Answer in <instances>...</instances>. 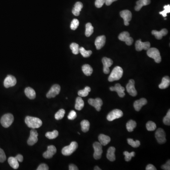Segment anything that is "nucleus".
<instances>
[{
    "label": "nucleus",
    "instance_id": "nucleus-37",
    "mask_svg": "<svg viewBox=\"0 0 170 170\" xmlns=\"http://www.w3.org/2000/svg\"><path fill=\"white\" fill-rule=\"evenodd\" d=\"M79 52L81 53V55L83 56L84 57L87 58L90 56L92 53V52L91 51H87L85 50V48L83 47H81L79 49Z\"/></svg>",
    "mask_w": 170,
    "mask_h": 170
},
{
    "label": "nucleus",
    "instance_id": "nucleus-4",
    "mask_svg": "<svg viewBox=\"0 0 170 170\" xmlns=\"http://www.w3.org/2000/svg\"><path fill=\"white\" fill-rule=\"evenodd\" d=\"M78 147V143L76 141H72L70 144V145L63 148L62 150V154L64 156H70L76 151Z\"/></svg>",
    "mask_w": 170,
    "mask_h": 170
},
{
    "label": "nucleus",
    "instance_id": "nucleus-44",
    "mask_svg": "<svg viewBox=\"0 0 170 170\" xmlns=\"http://www.w3.org/2000/svg\"><path fill=\"white\" fill-rule=\"evenodd\" d=\"M79 24V20L76 19H73L71 23V29L73 30H75L78 28Z\"/></svg>",
    "mask_w": 170,
    "mask_h": 170
},
{
    "label": "nucleus",
    "instance_id": "nucleus-10",
    "mask_svg": "<svg viewBox=\"0 0 170 170\" xmlns=\"http://www.w3.org/2000/svg\"><path fill=\"white\" fill-rule=\"evenodd\" d=\"M60 87L59 85L57 84L53 85L46 94V97L48 99L55 98L60 93Z\"/></svg>",
    "mask_w": 170,
    "mask_h": 170
},
{
    "label": "nucleus",
    "instance_id": "nucleus-7",
    "mask_svg": "<svg viewBox=\"0 0 170 170\" xmlns=\"http://www.w3.org/2000/svg\"><path fill=\"white\" fill-rule=\"evenodd\" d=\"M155 137L158 143L160 144L165 143L166 142V135L164 129H158L155 133Z\"/></svg>",
    "mask_w": 170,
    "mask_h": 170
},
{
    "label": "nucleus",
    "instance_id": "nucleus-32",
    "mask_svg": "<svg viewBox=\"0 0 170 170\" xmlns=\"http://www.w3.org/2000/svg\"><path fill=\"white\" fill-rule=\"evenodd\" d=\"M94 32V27L92 25L91 23H87L86 25V31L85 35L87 37H89Z\"/></svg>",
    "mask_w": 170,
    "mask_h": 170
},
{
    "label": "nucleus",
    "instance_id": "nucleus-48",
    "mask_svg": "<svg viewBox=\"0 0 170 170\" xmlns=\"http://www.w3.org/2000/svg\"><path fill=\"white\" fill-rule=\"evenodd\" d=\"M77 116V115L76 112L72 110V111H71L70 113H69L68 116V118L69 120H73L76 119Z\"/></svg>",
    "mask_w": 170,
    "mask_h": 170
},
{
    "label": "nucleus",
    "instance_id": "nucleus-3",
    "mask_svg": "<svg viewBox=\"0 0 170 170\" xmlns=\"http://www.w3.org/2000/svg\"><path fill=\"white\" fill-rule=\"evenodd\" d=\"M147 55L150 58L153 59L156 63L159 64L161 62L160 52L156 48H150L147 51Z\"/></svg>",
    "mask_w": 170,
    "mask_h": 170
},
{
    "label": "nucleus",
    "instance_id": "nucleus-54",
    "mask_svg": "<svg viewBox=\"0 0 170 170\" xmlns=\"http://www.w3.org/2000/svg\"><path fill=\"white\" fill-rule=\"evenodd\" d=\"M117 0H106V4L107 6H109V5H111L112 3L116 1Z\"/></svg>",
    "mask_w": 170,
    "mask_h": 170
},
{
    "label": "nucleus",
    "instance_id": "nucleus-27",
    "mask_svg": "<svg viewBox=\"0 0 170 170\" xmlns=\"http://www.w3.org/2000/svg\"><path fill=\"white\" fill-rule=\"evenodd\" d=\"M25 94L30 99H34L36 98V92L31 87H28L26 88L25 89Z\"/></svg>",
    "mask_w": 170,
    "mask_h": 170
},
{
    "label": "nucleus",
    "instance_id": "nucleus-12",
    "mask_svg": "<svg viewBox=\"0 0 170 170\" xmlns=\"http://www.w3.org/2000/svg\"><path fill=\"white\" fill-rule=\"evenodd\" d=\"M135 47L137 51H141L142 50H148L150 48V43L149 42H142L141 39H139L136 42Z\"/></svg>",
    "mask_w": 170,
    "mask_h": 170
},
{
    "label": "nucleus",
    "instance_id": "nucleus-30",
    "mask_svg": "<svg viewBox=\"0 0 170 170\" xmlns=\"http://www.w3.org/2000/svg\"><path fill=\"white\" fill-rule=\"evenodd\" d=\"M82 71L85 75L87 76H90L92 74L93 70L91 66L89 64H85L82 66Z\"/></svg>",
    "mask_w": 170,
    "mask_h": 170
},
{
    "label": "nucleus",
    "instance_id": "nucleus-24",
    "mask_svg": "<svg viewBox=\"0 0 170 170\" xmlns=\"http://www.w3.org/2000/svg\"><path fill=\"white\" fill-rule=\"evenodd\" d=\"M83 7V5L82 3L80 2H78L75 3L74 8H73L72 10V13L74 15L78 16L80 14V12Z\"/></svg>",
    "mask_w": 170,
    "mask_h": 170
},
{
    "label": "nucleus",
    "instance_id": "nucleus-20",
    "mask_svg": "<svg viewBox=\"0 0 170 170\" xmlns=\"http://www.w3.org/2000/svg\"><path fill=\"white\" fill-rule=\"evenodd\" d=\"M106 42V37L105 36H99L95 39V45L96 49L100 50L105 45Z\"/></svg>",
    "mask_w": 170,
    "mask_h": 170
},
{
    "label": "nucleus",
    "instance_id": "nucleus-51",
    "mask_svg": "<svg viewBox=\"0 0 170 170\" xmlns=\"http://www.w3.org/2000/svg\"><path fill=\"white\" fill-rule=\"evenodd\" d=\"M146 170H156V168L155 167L154 165L152 164H149L147 165L146 168H145Z\"/></svg>",
    "mask_w": 170,
    "mask_h": 170
},
{
    "label": "nucleus",
    "instance_id": "nucleus-47",
    "mask_svg": "<svg viewBox=\"0 0 170 170\" xmlns=\"http://www.w3.org/2000/svg\"><path fill=\"white\" fill-rule=\"evenodd\" d=\"M106 0H96L95 2V6L98 8H100L106 3Z\"/></svg>",
    "mask_w": 170,
    "mask_h": 170
},
{
    "label": "nucleus",
    "instance_id": "nucleus-29",
    "mask_svg": "<svg viewBox=\"0 0 170 170\" xmlns=\"http://www.w3.org/2000/svg\"><path fill=\"white\" fill-rule=\"evenodd\" d=\"M10 165L14 169H17L19 167V164L18 161L14 157H10L8 160Z\"/></svg>",
    "mask_w": 170,
    "mask_h": 170
},
{
    "label": "nucleus",
    "instance_id": "nucleus-1",
    "mask_svg": "<svg viewBox=\"0 0 170 170\" xmlns=\"http://www.w3.org/2000/svg\"><path fill=\"white\" fill-rule=\"evenodd\" d=\"M25 123L30 128H39L42 126V122L40 119L31 116H27L25 118Z\"/></svg>",
    "mask_w": 170,
    "mask_h": 170
},
{
    "label": "nucleus",
    "instance_id": "nucleus-17",
    "mask_svg": "<svg viewBox=\"0 0 170 170\" xmlns=\"http://www.w3.org/2000/svg\"><path fill=\"white\" fill-rule=\"evenodd\" d=\"M102 64L104 65L103 71L105 74H108L110 72L109 68L113 64V60L108 58L104 57L102 59Z\"/></svg>",
    "mask_w": 170,
    "mask_h": 170
},
{
    "label": "nucleus",
    "instance_id": "nucleus-16",
    "mask_svg": "<svg viewBox=\"0 0 170 170\" xmlns=\"http://www.w3.org/2000/svg\"><path fill=\"white\" fill-rule=\"evenodd\" d=\"M17 83L16 79L13 75H8L4 80V86L6 88L14 86Z\"/></svg>",
    "mask_w": 170,
    "mask_h": 170
},
{
    "label": "nucleus",
    "instance_id": "nucleus-13",
    "mask_svg": "<svg viewBox=\"0 0 170 170\" xmlns=\"http://www.w3.org/2000/svg\"><path fill=\"white\" fill-rule=\"evenodd\" d=\"M121 17L124 20V25L128 26L129 25V22L131 21L132 18V14L129 10H123L121 11L120 13Z\"/></svg>",
    "mask_w": 170,
    "mask_h": 170
},
{
    "label": "nucleus",
    "instance_id": "nucleus-15",
    "mask_svg": "<svg viewBox=\"0 0 170 170\" xmlns=\"http://www.w3.org/2000/svg\"><path fill=\"white\" fill-rule=\"evenodd\" d=\"M127 92L132 96H136L137 95V91L135 87V81L133 79H130L129 82L126 85Z\"/></svg>",
    "mask_w": 170,
    "mask_h": 170
},
{
    "label": "nucleus",
    "instance_id": "nucleus-52",
    "mask_svg": "<svg viewBox=\"0 0 170 170\" xmlns=\"http://www.w3.org/2000/svg\"><path fill=\"white\" fill-rule=\"evenodd\" d=\"M16 158L17 160L18 161V162H22L23 160V157L21 154H19L17 155L15 157Z\"/></svg>",
    "mask_w": 170,
    "mask_h": 170
},
{
    "label": "nucleus",
    "instance_id": "nucleus-40",
    "mask_svg": "<svg viewBox=\"0 0 170 170\" xmlns=\"http://www.w3.org/2000/svg\"><path fill=\"white\" fill-rule=\"evenodd\" d=\"M70 48L72 50V52L73 54H79V45L75 43H72L70 45Z\"/></svg>",
    "mask_w": 170,
    "mask_h": 170
},
{
    "label": "nucleus",
    "instance_id": "nucleus-19",
    "mask_svg": "<svg viewBox=\"0 0 170 170\" xmlns=\"http://www.w3.org/2000/svg\"><path fill=\"white\" fill-rule=\"evenodd\" d=\"M56 148L55 146L53 145H49L47 147V151L44 153L43 156L46 159H50L56 154Z\"/></svg>",
    "mask_w": 170,
    "mask_h": 170
},
{
    "label": "nucleus",
    "instance_id": "nucleus-9",
    "mask_svg": "<svg viewBox=\"0 0 170 170\" xmlns=\"http://www.w3.org/2000/svg\"><path fill=\"white\" fill-rule=\"evenodd\" d=\"M118 38L121 41L125 42L126 44L128 45H131L133 43V38L132 37H130L129 33L127 31H124V32L121 33L119 35Z\"/></svg>",
    "mask_w": 170,
    "mask_h": 170
},
{
    "label": "nucleus",
    "instance_id": "nucleus-5",
    "mask_svg": "<svg viewBox=\"0 0 170 170\" xmlns=\"http://www.w3.org/2000/svg\"><path fill=\"white\" fill-rule=\"evenodd\" d=\"M14 121V117L12 114H7L3 115L1 119V123L4 128H8Z\"/></svg>",
    "mask_w": 170,
    "mask_h": 170
},
{
    "label": "nucleus",
    "instance_id": "nucleus-53",
    "mask_svg": "<svg viewBox=\"0 0 170 170\" xmlns=\"http://www.w3.org/2000/svg\"><path fill=\"white\" fill-rule=\"evenodd\" d=\"M69 169L70 170H78V167H77V166L75 165V164H71L69 165Z\"/></svg>",
    "mask_w": 170,
    "mask_h": 170
},
{
    "label": "nucleus",
    "instance_id": "nucleus-28",
    "mask_svg": "<svg viewBox=\"0 0 170 170\" xmlns=\"http://www.w3.org/2000/svg\"><path fill=\"white\" fill-rule=\"evenodd\" d=\"M170 79L168 76H165L162 79V82L159 85L160 89H164L167 88L170 86Z\"/></svg>",
    "mask_w": 170,
    "mask_h": 170
},
{
    "label": "nucleus",
    "instance_id": "nucleus-49",
    "mask_svg": "<svg viewBox=\"0 0 170 170\" xmlns=\"http://www.w3.org/2000/svg\"><path fill=\"white\" fill-rule=\"evenodd\" d=\"M37 170H49V167L45 164H42L38 166L37 169Z\"/></svg>",
    "mask_w": 170,
    "mask_h": 170
},
{
    "label": "nucleus",
    "instance_id": "nucleus-41",
    "mask_svg": "<svg viewBox=\"0 0 170 170\" xmlns=\"http://www.w3.org/2000/svg\"><path fill=\"white\" fill-rule=\"evenodd\" d=\"M65 114V111L64 109H60L55 114V118L57 120L63 119L64 116Z\"/></svg>",
    "mask_w": 170,
    "mask_h": 170
},
{
    "label": "nucleus",
    "instance_id": "nucleus-33",
    "mask_svg": "<svg viewBox=\"0 0 170 170\" xmlns=\"http://www.w3.org/2000/svg\"><path fill=\"white\" fill-rule=\"evenodd\" d=\"M137 126V123L135 121L131 120L129 121L126 124V128L129 132H132L135 128Z\"/></svg>",
    "mask_w": 170,
    "mask_h": 170
},
{
    "label": "nucleus",
    "instance_id": "nucleus-42",
    "mask_svg": "<svg viewBox=\"0 0 170 170\" xmlns=\"http://www.w3.org/2000/svg\"><path fill=\"white\" fill-rule=\"evenodd\" d=\"M123 155L125 156V160L127 162L131 160L132 157H134L135 155V153L134 152H132L131 153H129L128 152L125 151L123 152Z\"/></svg>",
    "mask_w": 170,
    "mask_h": 170
},
{
    "label": "nucleus",
    "instance_id": "nucleus-14",
    "mask_svg": "<svg viewBox=\"0 0 170 170\" xmlns=\"http://www.w3.org/2000/svg\"><path fill=\"white\" fill-rule=\"evenodd\" d=\"M88 102L90 106L94 107L96 111H99V112L101 109V106L103 104L102 100L100 98H96L95 99H89Z\"/></svg>",
    "mask_w": 170,
    "mask_h": 170
},
{
    "label": "nucleus",
    "instance_id": "nucleus-18",
    "mask_svg": "<svg viewBox=\"0 0 170 170\" xmlns=\"http://www.w3.org/2000/svg\"><path fill=\"white\" fill-rule=\"evenodd\" d=\"M110 90L112 91H116L120 98H124L125 95V93H124L125 88L119 83L116 84L114 87H110Z\"/></svg>",
    "mask_w": 170,
    "mask_h": 170
},
{
    "label": "nucleus",
    "instance_id": "nucleus-21",
    "mask_svg": "<svg viewBox=\"0 0 170 170\" xmlns=\"http://www.w3.org/2000/svg\"><path fill=\"white\" fill-rule=\"evenodd\" d=\"M148 102L147 100L144 98H142L134 102V107L136 111L138 112L141 110V108L145 105H146Z\"/></svg>",
    "mask_w": 170,
    "mask_h": 170
},
{
    "label": "nucleus",
    "instance_id": "nucleus-23",
    "mask_svg": "<svg viewBox=\"0 0 170 170\" xmlns=\"http://www.w3.org/2000/svg\"><path fill=\"white\" fill-rule=\"evenodd\" d=\"M115 148L114 147H111L109 148L107 153L106 157L109 161L111 162H114L115 160L116 157L115 155Z\"/></svg>",
    "mask_w": 170,
    "mask_h": 170
},
{
    "label": "nucleus",
    "instance_id": "nucleus-38",
    "mask_svg": "<svg viewBox=\"0 0 170 170\" xmlns=\"http://www.w3.org/2000/svg\"><path fill=\"white\" fill-rule=\"evenodd\" d=\"M146 128L148 131H154L156 129V125L155 122L149 121L146 124Z\"/></svg>",
    "mask_w": 170,
    "mask_h": 170
},
{
    "label": "nucleus",
    "instance_id": "nucleus-31",
    "mask_svg": "<svg viewBox=\"0 0 170 170\" xmlns=\"http://www.w3.org/2000/svg\"><path fill=\"white\" fill-rule=\"evenodd\" d=\"M84 106V101L81 99L80 96L78 97L76 100V104H75V109L78 111H80V110H82Z\"/></svg>",
    "mask_w": 170,
    "mask_h": 170
},
{
    "label": "nucleus",
    "instance_id": "nucleus-46",
    "mask_svg": "<svg viewBox=\"0 0 170 170\" xmlns=\"http://www.w3.org/2000/svg\"><path fill=\"white\" fill-rule=\"evenodd\" d=\"M6 160V156L5 155V152L2 149L0 148V162L3 163Z\"/></svg>",
    "mask_w": 170,
    "mask_h": 170
},
{
    "label": "nucleus",
    "instance_id": "nucleus-34",
    "mask_svg": "<svg viewBox=\"0 0 170 170\" xmlns=\"http://www.w3.org/2000/svg\"><path fill=\"white\" fill-rule=\"evenodd\" d=\"M81 126V129L84 132H87L89 130L90 128V122L87 120H84L80 123Z\"/></svg>",
    "mask_w": 170,
    "mask_h": 170
},
{
    "label": "nucleus",
    "instance_id": "nucleus-55",
    "mask_svg": "<svg viewBox=\"0 0 170 170\" xmlns=\"http://www.w3.org/2000/svg\"><path fill=\"white\" fill-rule=\"evenodd\" d=\"M95 170H101V169L99 167V166H96L95 167Z\"/></svg>",
    "mask_w": 170,
    "mask_h": 170
},
{
    "label": "nucleus",
    "instance_id": "nucleus-43",
    "mask_svg": "<svg viewBox=\"0 0 170 170\" xmlns=\"http://www.w3.org/2000/svg\"><path fill=\"white\" fill-rule=\"evenodd\" d=\"M164 10L160 12L159 14L162 15L164 17H166L167 14L170 13V5L169 4L165 5L164 7Z\"/></svg>",
    "mask_w": 170,
    "mask_h": 170
},
{
    "label": "nucleus",
    "instance_id": "nucleus-35",
    "mask_svg": "<svg viewBox=\"0 0 170 170\" xmlns=\"http://www.w3.org/2000/svg\"><path fill=\"white\" fill-rule=\"evenodd\" d=\"M90 91H91V88L89 87H86L83 90L79 91L78 95L80 97H86L88 95V94Z\"/></svg>",
    "mask_w": 170,
    "mask_h": 170
},
{
    "label": "nucleus",
    "instance_id": "nucleus-25",
    "mask_svg": "<svg viewBox=\"0 0 170 170\" xmlns=\"http://www.w3.org/2000/svg\"><path fill=\"white\" fill-rule=\"evenodd\" d=\"M150 2V0H138V1L137 2L135 10L136 11H139L142 7L149 5Z\"/></svg>",
    "mask_w": 170,
    "mask_h": 170
},
{
    "label": "nucleus",
    "instance_id": "nucleus-2",
    "mask_svg": "<svg viewBox=\"0 0 170 170\" xmlns=\"http://www.w3.org/2000/svg\"><path fill=\"white\" fill-rule=\"evenodd\" d=\"M123 71L122 68L120 66H116L113 69L111 74L108 78L109 81L113 82L119 80L123 75Z\"/></svg>",
    "mask_w": 170,
    "mask_h": 170
},
{
    "label": "nucleus",
    "instance_id": "nucleus-22",
    "mask_svg": "<svg viewBox=\"0 0 170 170\" xmlns=\"http://www.w3.org/2000/svg\"><path fill=\"white\" fill-rule=\"evenodd\" d=\"M152 34L155 36L156 39L160 40V39H162L163 37H164L167 35V34H168V30L165 29H163L160 31L153 30L152 31Z\"/></svg>",
    "mask_w": 170,
    "mask_h": 170
},
{
    "label": "nucleus",
    "instance_id": "nucleus-50",
    "mask_svg": "<svg viewBox=\"0 0 170 170\" xmlns=\"http://www.w3.org/2000/svg\"><path fill=\"white\" fill-rule=\"evenodd\" d=\"M161 168L162 169L164 170H170V160H168L167 161V163L162 165L161 166Z\"/></svg>",
    "mask_w": 170,
    "mask_h": 170
},
{
    "label": "nucleus",
    "instance_id": "nucleus-11",
    "mask_svg": "<svg viewBox=\"0 0 170 170\" xmlns=\"http://www.w3.org/2000/svg\"><path fill=\"white\" fill-rule=\"evenodd\" d=\"M38 134L37 131L35 129H32L30 132V136L28 140V145H33L37 143L38 141Z\"/></svg>",
    "mask_w": 170,
    "mask_h": 170
},
{
    "label": "nucleus",
    "instance_id": "nucleus-39",
    "mask_svg": "<svg viewBox=\"0 0 170 170\" xmlns=\"http://www.w3.org/2000/svg\"><path fill=\"white\" fill-rule=\"evenodd\" d=\"M127 141L129 144L133 148H138L139 147V145H141V142L139 141H134L132 138H128L127 139Z\"/></svg>",
    "mask_w": 170,
    "mask_h": 170
},
{
    "label": "nucleus",
    "instance_id": "nucleus-8",
    "mask_svg": "<svg viewBox=\"0 0 170 170\" xmlns=\"http://www.w3.org/2000/svg\"><path fill=\"white\" fill-rule=\"evenodd\" d=\"M123 112L119 109H114L110 112L107 116L108 121L112 122L115 119H119L123 116Z\"/></svg>",
    "mask_w": 170,
    "mask_h": 170
},
{
    "label": "nucleus",
    "instance_id": "nucleus-36",
    "mask_svg": "<svg viewBox=\"0 0 170 170\" xmlns=\"http://www.w3.org/2000/svg\"><path fill=\"white\" fill-rule=\"evenodd\" d=\"M59 135V132L57 130H54L52 132H47L45 134V137L49 139H52L56 138Z\"/></svg>",
    "mask_w": 170,
    "mask_h": 170
},
{
    "label": "nucleus",
    "instance_id": "nucleus-6",
    "mask_svg": "<svg viewBox=\"0 0 170 170\" xmlns=\"http://www.w3.org/2000/svg\"><path fill=\"white\" fill-rule=\"evenodd\" d=\"M102 145L99 142H95L93 144V148L94 149V158L95 160L100 159L102 153Z\"/></svg>",
    "mask_w": 170,
    "mask_h": 170
},
{
    "label": "nucleus",
    "instance_id": "nucleus-26",
    "mask_svg": "<svg viewBox=\"0 0 170 170\" xmlns=\"http://www.w3.org/2000/svg\"><path fill=\"white\" fill-rule=\"evenodd\" d=\"M99 140L100 143L102 145L105 146V145H108V144L111 141V138H110V137L101 134L99 136Z\"/></svg>",
    "mask_w": 170,
    "mask_h": 170
},
{
    "label": "nucleus",
    "instance_id": "nucleus-45",
    "mask_svg": "<svg viewBox=\"0 0 170 170\" xmlns=\"http://www.w3.org/2000/svg\"><path fill=\"white\" fill-rule=\"evenodd\" d=\"M163 122L165 125H169V126L170 125V110H169L166 114V116L164 117Z\"/></svg>",
    "mask_w": 170,
    "mask_h": 170
}]
</instances>
